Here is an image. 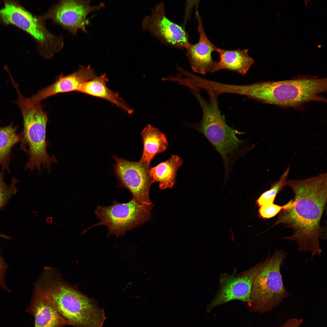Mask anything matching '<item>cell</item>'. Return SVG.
<instances>
[{"label": "cell", "mask_w": 327, "mask_h": 327, "mask_svg": "<svg viewBox=\"0 0 327 327\" xmlns=\"http://www.w3.org/2000/svg\"><path fill=\"white\" fill-rule=\"evenodd\" d=\"M327 174L303 180H287L294 199L279 214L273 226L282 224L293 231L286 240L295 241L298 250L311 252V259L322 253L319 239L324 230L321 224L327 200Z\"/></svg>", "instance_id": "6da1fadb"}, {"label": "cell", "mask_w": 327, "mask_h": 327, "mask_svg": "<svg viewBox=\"0 0 327 327\" xmlns=\"http://www.w3.org/2000/svg\"><path fill=\"white\" fill-rule=\"evenodd\" d=\"M327 88L326 78L299 75L290 80L239 85L237 92L262 103L298 109L309 102H326L321 94Z\"/></svg>", "instance_id": "7a4b0ae2"}, {"label": "cell", "mask_w": 327, "mask_h": 327, "mask_svg": "<svg viewBox=\"0 0 327 327\" xmlns=\"http://www.w3.org/2000/svg\"><path fill=\"white\" fill-rule=\"evenodd\" d=\"M206 100L199 92L194 94L201 107L202 117L193 126L208 140L221 156L226 177L230 174L236 161L254 147L246 140H240L236 135L242 134L228 125L220 110L218 95L208 93Z\"/></svg>", "instance_id": "3957f363"}, {"label": "cell", "mask_w": 327, "mask_h": 327, "mask_svg": "<svg viewBox=\"0 0 327 327\" xmlns=\"http://www.w3.org/2000/svg\"><path fill=\"white\" fill-rule=\"evenodd\" d=\"M17 95L14 102L19 108L23 122V130L19 134L20 147L29 156L25 169L32 171L37 169L40 171L42 166L49 171L52 164L57 160L47 151L49 145L46 140L48 114L40 103L25 97L21 93Z\"/></svg>", "instance_id": "277c9868"}, {"label": "cell", "mask_w": 327, "mask_h": 327, "mask_svg": "<svg viewBox=\"0 0 327 327\" xmlns=\"http://www.w3.org/2000/svg\"><path fill=\"white\" fill-rule=\"evenodd\" d=\"M41 287L58 312L75 327H102L104 311L97 302L60 281L50 279Z\"/></svg>", "instance_id": "5b68a950"}, {"label": "cell", "mask_w": 327, "mask_h": 327, "mask_svg": "<svg viewBox=\"0 0 327 327\" xmlns=\"http://www.w3.org/2000/svg\"><path fill=\"white\" fill-rule=\"evenodd\" d=\"M286 255L283 250L276 249L271 256L269 255L263 262L252 285L250 302L247 304L249 311L269 312L290 296L284 287L280 272Z\"/></svg>", "instance_id": "8992f818"}, {"label": "cell", "mask_w": 327, "mask_h": 327, "mask_svg": "<svg viewBox=\"0 0 327 327\" xmlns=\"http://www.w3.org/2000/svg\"><path fill=\"white\" fill-rule=\"evenodd\" d=\"M0 18L5 24L14 25L27 32L34 39L40 55L51 58L64 45L62 34L55 35L47 28L45 22L17 3L6 1L0 9Z\"/></svg>", "instance_id": "52a82bcc"}, {"label": "cell", "mask_w": 327, "mask_h": 327, "mask_svg": "<svg viewBox=\"0 0 327 327\" xmlns=\"http://www.w3.org/2000/svg\"><path fill=\"white\" fill-rule=\"evenodd\" d=\"M94 213L100 221L85 231L97 226L105 225L108 230L107 236L114 234L117 238L148 221L150 216V211L133 198L125 203L114 201L110 206H98Z\"/></svg>", "instance_id": "ba28073f"}, {"label": "cell", "mask_w": 327, "mask_h": 327, "mask_svg": "<svg viewBox=\"0 0 327 327\" xmlns=\"http://www.w3.org/2000/svg\"><path fill=\"white\" fill-rule=\"evenodd\" d=\"M90 3L89 0H60L40 16L45 22L51 20L53 24L61 26L73 36L77 35L79 30L87 33L85 26L91 24L88 15L105 6L104 3L95 6L91 5Z\"/></svg>", "instance_id": "9c48e42d"}, {"label": "cell", "mask_w": 327, "mask_h": 327, "mask_svg": "<svg viewBox=\"0 0 327 327\" xmlns=\"http://www.w3.org/2000/svg\"><path fill=\"white\" fill-rule=\"evenodd\" d=\"M114 172L121 187L127 189L133 198L150 211L153 205L149 190L154 183L150 175V168L146 163L132 162L114 157Z\"/></svg>", "instance_id": "30bf717a"}, {"label": "cell", "mask_w": 327, "mask_h": 327, "mask_svg": "<svg viewBox=\"0 0 327 327\" xmlns=\"http://www.w3.org/2000/svg\"><path fill=\"white\" fill-rule=\"evenodd\" d=\"M263 264V262H260L240 273L237 274L234 271L231 274L224 273L221 274L220 278L219 289L208 305L207 312L234 300H240L248 304L250 302L253 284Z\"/></svg>", "instance_id": "8fae6325"}, {"label": "cell", "mask_w": 327, "mask_h": 327, "mask_svg": "<svg viewBox=\"0 0 327 327\" xmlns=\"http://www.w3.org/2000/svg\"><path fill=\"white\" fill-rule=\"evenodd\" d=\"M142 29L148 31L161 42L182 49L189 42V36L183 27L168 18L165 5L161 3L152 8L151 14L143 19Z\"/></svg>", "instance_id": "7c38bea8"}, {"label": "cell", "mask_w": 327, "mask_h": 327, "mask_svg": "<svg viewBox=\"0 0 327 327\" xmlns=\"http://www.w3.org/2000/svg\"><path fill=\"white\" fill-rule=\"evenodd\" d=\"M199 39L196 43L188 42L185 47L186 56L193 71L197 73L205 75L213 73L216 61L213 59L212 54L216 52L218 47L210 40L205 31L201 17L198 10L196 11Z\"/></svg>", "instance_id": "4fadbf2b"}, {"label": "cell", "mask_w": 327, "mask_h": 327, "mask_svg": "<svg viewBox=\"0 0 327 327\" xmlns=\"http://www.w3.org/2000/svg\"><path fill=\"white\" fill-rule=\"evenodd\" d=\"M34 319V327H63L72 325L59 313L51 299L41 287L36 289L30 305L25 310Z\"/></svg>", "instance_id": "5bb4252c"}, {"label": "cell", "mask_w": 327, "mask_h": 327, "mask_svg": "<svg viewBox=\"0 0 327 327\" xmlns=\"http://www.w3.org/2000/svg\"><path fill=\"white\" fill-rule=\"evenodd\" d=\"M96 76L90 65H80L76 71L66 76L61 75L53 84L40 90L30 97L34 102L40 103L43 100L59 93L78 91L85 82Z\"/></svg>", "instance_id": "9a60e30c"}, {"label": "cell", "mask_w": 327, "mask_h": 327, "mask_svg": "<svg viewBox=\"0 0 327 327\" xmlns=\"http://www.w3.org/2000/svg\"><path fill=\"white\" fill-rule=\"evenodd\" d=\"M248 51V49L227 50L218 48L216 52L219 55L220 61L216 62L213 73L225 70L245 75L254 62Z\"/></svg>", "instance_id": "2e32d148"}, {"label": "cell", "mask_w": 327, "mask_h": 327, "mask_svg": "<svg viewBox=\"0 0 327 327\" xmlns=\"http://www.w3.org/2000/svg\"><path fill=\"white\" fill-rule=\"evenodd\" d=\"M108 81L105 74L96 76L84 83L78 92L106 100L127 113L132 114L133 109L117 93L113 92L108 87L107 85Z\"/></svg>", "instance_id": "e0dca14e"}, {"label": "cell", "mask_w": 327, "mask_h": 327, "mask_svg": "<svg viewBox=\"0 0 327 327\" xmlns=\"http://www.w3.org/2000/svg\"><path fill=\"white\" fill-rule=\"evenodd\" d=\"M140 134L144 148L142 156L139 162L146 163L150 166L151 160L157 154L166 150L168 143L165 134L150 124L145 126Z\"/></svg>", "instance_id": "ac0fdd59"}, {"label": "cell", "mask_w": 327, "mask_h": 327, "mask_svg": "<svg viewBox=\"0 0 327 327\" xmlns=\"http://www.w3.org/2000/svg\"><path fill=\"white\" fill-rule=\"evenodd\" d=\"M183 164L180 158L172 155L168 160L150 168V175L153 183L158 182L162 190L172 188L176 182L177 170Z\"/></svg>", "instance_id": "d6986e66"}, {"label": "cell", "mask_w": 327, "mask_h": 327, "mask_svg": "<svg viewBox=\"0 0 327 327\" xmlns=\"http://www.w3.org/2000/svg\"><path fill=\"white\" fill-rule=\"evenodd\" d=\"M18 127L14 126L12 121L5 126H1L0 122V165L2 170L8 173L12 148L19 142V134L17 133Z\"/></svg>", "instance_id": "ffe728a7"}, {"label": "cell", "mask_w": 327, "mask_h": 327, "mask_svg": "<svg viewBox=\"0 0 327 327\" xmlns=\"http://www.w3.org/2000/svg\"><path fill=\"white\" fill-rule=\"evenodd\" d=\"M289 170L290 167H289L280 176L279 180L272 183L270 188L264 192L256 200V203L259 207L265 204L274 203L277 194L286 186V181Z\"/></svg>", "instance_id": "44dd1931"}, {"label": "cell", "mask_w": 327, "mask_h": 327, "mask_svg": "<svg viewBox=\"0 0 327 327\" xmlns=\"http://www.w3.org/2000/svg\"><path fill=\"white\" fill-rule=\"evenodd\" d=\"M4 170L0 172V208L17 191L16 184L17 179L13 178L9 185L7 184L4 180Z\"/></svg>", "instance_id": "7402d4cb"}, {"label": "cell", "mask_w": 327, "mask_h": 327, "mask_svg": "<svg viewBox=\"0 0 327 327\" xmlns=\"http://www.w3.org/2000/svg\"><path fill=\"white\" fill-rule=\"evenodd\" d=\"M286 203L280 206L275 203L267 204L259 206L258 212L259 216L263 218L269 219L272 218L286 207Z\"/></svg>", "instance_id": "603a6c76"}, {"label": "cell", "mask_w": 327, "mask_h": 327, "mask_svg": "<svg viewBox=\"0 0 327 327\" xmlns=\"http://www.w3.org/2000/svg\"><path fill=\"white\" fill-rule=\"evenodd\" d=\"M7 268V264L1 256L0 249V286L6 291H9L5 280V274Z\"/></svg>", "instance_id": "cb8c5ba5"}, {"label": "cell", "mask_w": 327, "mask_h": 327, "mask_svg": "<svg viewBox=\"0 0 327 327\" xmlns=\"http://www.w3.org/2000/svg\"><path fill=\"white\" fill-rule=\"evenodd\" d=\"M0 236L2 237V238H8V237L7 236H5V235H2V234H1L0 233Z\"/></svg>", "instance_id": "d4e9b609"}]
</instances>
